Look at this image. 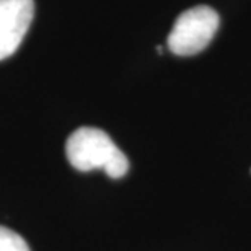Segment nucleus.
Listing matches in <instances>:
<instances>
[{
	"label": "nucleus",
	"mask_w": 251,
	"mask_h": 251,
	"mask_svg": "<svg viewBox=\"0 0 251 251\" xmlns=\"http://www.w3.org/2000/svg\"><path fill=\"white\" fill-rule=\"evenodd\" d=\"M33 17V0H0V61L15 54L26 36Z\"/></svg>",
	"instance_id": "7ed1b4c3"
},
{
	"label": "nucleus",
	"mask_w": 251,
	"mask_h": 251,
	"mask_svg": "<svg viewBox=\"0 0 251 251\" xmlns=\"http://www.w3.org/2000/svg\"><path fill=\"white\" fill-rule=\"evenodd\" d=\"M65 155L78 172L103 170L109 178H123L129 170L127 157L101 129L78 127L65 144Z\"/></svg>",
	"instance_id": "f257e3e1"
},
{
	"label": "nucleus",
	"mask_w": 251,
	"mask_h": 251,
	"mask_svg": "<svg viewBox=\"0 0 251 251\" xmlns=\"http://www.w3.org/2000/svg\"><path fill=\"white\" fill-rule=\"evenodd\" d=\"M0 251H31L17 232L0 225Z\"/></svg>",
	"instance_id": "20e7f679"
},
{
	"label": "nucleus",
	"mask_w": 251,
	"mask_h": 251,
	"mask_svg": "<svg viewBox=\"0 0 251 251\" xmlns=\"http://www.w3.org/2000/svg\"><path fill=\"white\" fill-rule=\"evenodd\" d=\"M220 25L219 13L207 5H198L183 12L168 34V49L176 56H194L204 51Z\"/></svg>",
	"instance_id": "f03ea898"
}]
</instances>
